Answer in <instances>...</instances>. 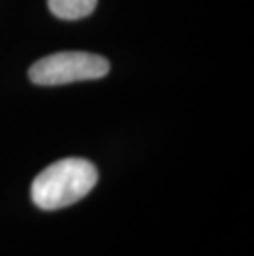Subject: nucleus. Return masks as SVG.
<instances>
[{"label": "nucleus", "mask_w": 254, "mask_h": 256, "mask_svg": "<svg viewBox=\"0 0 254 256\" xmlns=\"http://www.w3.org/2000/svg\"><path fill=\"white\" fill-rule=\"evenodd\" d=\"M98 182V170L86 159L69 157L48 166L31 184V200L41 210H58L86 197Z\"/></svg>", "instance_id": "obj_1"}, {"label": "nucleus", "mask_w": 254, "mask_h": 256, "mask_svg": "<svg viewBox=\"0 0 254 256\" xmlns=\"http://www.w3.org/2000/svg\"><path fill=\"white\" fill-rule=\"evenodd\" d=\"M109 73L104 56L88 52H58L33 63L28 70L30 80L40 86L68 84L76 81L99 80Z\"/></svg>", "instance_id": "obj_2"}, {"label": "nucleus", "mask_w": 254, "mask_h": 256, "mask_svg": "<svg viewBox=\"0 0 254 256\" xmlns=\"http://www.w3.org/2000/svg\"><path fill=\"white\" fill-rule=\"evenodd\" d=\"M98 0H48L51 14L63 20H79L94 12Z\"/></svg>", "instance_id": "obj_3"}]
</instances>
